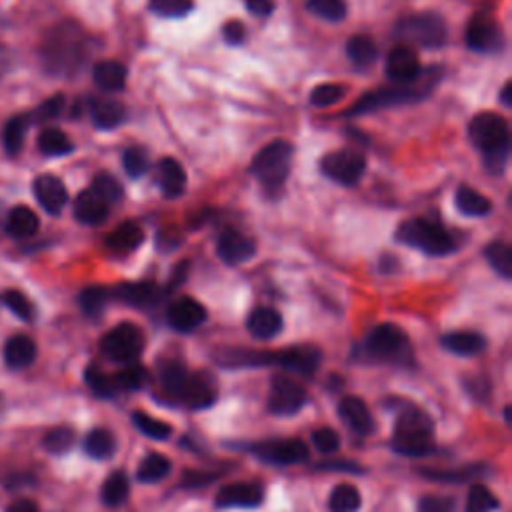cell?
I'll return each instance as SVG.
<instances>
[{"instance_id":"obj_1","label":"cell","mask_w":512,"mask_h":512,"mask_svg":"<svg viewBox=\"0 0 512 512\" xmlns=\"http://www.w3.org/2000/svg\"><path fill=\"white\" fill-rule=\"evenodd\" d=\"M469 137L484 156L491 172H502L510 153V129L507 118L496 113H480L469 124Z\"/></svg>"},{"instance_id":"obj_2","label":"cell","mask_w":512,"mask_h":512,"mask_svg":"<svg viewBox=\"0 0 512 512\" xmlns=\"http://www.w3.org/2000/svg\"><path fill=\"white\" fill-rule=\"evenodd\" d=\"M161 384L178 403L201 411L215 405L218 397L215 378L207 373H188L183 365L170 362L161 370Z\"/></svg>"},{"instance_id":"obj_3","label":"cell","mask_w":512,"mask_h":512,"mask_svg":"<svg viewBox=\"0 0 512 512\" xmlns=\"http://www.w3.org/2000/svg\"><path fill=\"white\" fill-rule=\"evenodd\" d=\"M392 448L405 456H427L435 453V422L422 408L406 405L398 413Z\"/></svg>"},{"instance_id":"obj_4","label":"cell","mask_w":512,"mask_h":512,"mask_svg":"<svg viewBox=\"0 0 512 512\" xmlns=\"http://www.w3.org/2000/svg\"><path fill=\"white\" fill-rule=\"evenodd\" d=\"M438 78H440V68H430L424 75L421 73V76L411 84H400L398 89H382L376 92H368L346 114L358 116V114L374 113V110H381V108L406 105V102H419L429 97L430 91L435 89Z\"/></svg>"},{"instance_id":"obj_5","label":"cell","mask_w":512,"mask_h":512,"mask_svg":"<svg viewBox=\"0 0 512 512\" xmlns=\"http://www.w3.org/2000/svg\"><path fill=\"white\" fill-rule=\"evenodd\" d=\"M397 240L432 256H445L456 250L453 234L443 224L427 218L405 220L397 231Z\"/></svg>"},{"instance_id":"obj_6","label":"cell","mask_w":512,"mask_h":512,"mask_svg":"<svg viewBox=\"0 0 512 512\" xmlns=\"http://www.w3.org/2000/svg\"><path fill=\"white\" fill-rule=\"evenodd\" d=\"M84 59V38L81 28L62 25L52 30L44 44V60L54 75L70 73L78 68Z\"/></svg>"},{"instance_id":"obj_7","label":"cell","mask_w":512,"mask_h":512,"mask_svg":"<svg viewBox=\"0 0 512 512\" xmlns=\"http://www.w3.org/2000/svg\"><path fill=\"white\" fill-rule=\"evenodd\" d=\"M365 349L370 358L392 362V365H406L413 360L408 336L397 325H378L370 330Z\"/></svg>"},{"instance_id":"obj_8","label":"cell","mask_w":512,"mask_h":512,"mask_svg":"<svg viewBox=\"0 0 512 512\" xmlns=\"http://www.w3.org/2000/svg\"><path fill=\"white\" fill-rule=\"evenodd\" d=\"M290 161H293V145L285 140H274L266 145L261 153L255 156L250 164V172L255 175L266 188H280L290 172Z\"/></svg>"},{"instance_id":"obj_9","label":"cell","mask_w":512,"mask_h":512,"mask_svg":"<svg viewBox=\"0 0 512 512\" xmlns=\"http://www.w3.org/2000/svg\"><path fill=\"white\" fill-rule=\"evenodd\" d=\"M395 33L400 41L419 44L424 49H438L446 41L445 20L435 12H421L400 19Z\"/></svg>"},{"instance_id":"obj_10","label":"cell","mask_w":512,"mask_h":512,"mask_svg":"<svg viewBox=\"0 0 512 512\" xmlns=\"http://www.w3.org/2000/svg\"><path fill=\"white\" fill-rule=\"evenodd\" d=\"M145 349V335L137 325L122 322L102 336L100 351L118 365H132Z\"/></svg>"},{"instance_id":"obj_11","label":"cell","mask_w":512,"mask_h":512,"mask_svg":"<svg viewBox=\"0 0 512 512\" xmlns=\"http://www.w3.org/2000/svg\"><path fill=\"white\" fill-rule=\"evenodd\" d=\"M320 170L327 178L343 186H354L366 172V159L357 151L343 148L322 156Z\"/></svg>"},{"instance_id":"obj_12","label":"cell","mask_w":512,"mask_h":512,"mask_svg":"<svg viewBox=\"0 0 512 512\" xmlns=\"http://www.w3.org/2000/svg\"><path fill=\"white\" fill-rule=\"evenodd\" d=\"M255 454L266 464L274 467H290V464H301L309 459V448L298 438H277L264 440L252 446Z\"/></svg>"},{"instance_id":"obj_13","label":"cell","mask_w":512,"mask_h":512,"mask_svg":"<svg viewBox=\"0 0 512 512\" xmlns=\"http://www.w3.org/2000/svg\"><path fill=\"white\" fill-rule=\"evenodd\" d=\"M306 405V390L293 378L277 374L269 390V411L277 416H290Z\"/></svg>"},{"instance_id":"obj_14","label":"cell","mask_w":512,"mask_h":512,"mask_svg":"<svg viewBox=\"0 0 512 512\" xmlns=\"http://www.w3.org/2000/svg\"><path fill=\"white\" fill-rule=\"evenodd\" d=\"M467 44L469 49L475 52L483 54L500 52L504 46V36L499 22H496L491 14L478 12L477 17L470 20V25L467 28Z\"/></svg>"},{"instance_id":"obj_15","label":"cell","mask_w":512,"mask_h":512,"mask_svg":"<svg viewBox=\"0 0 512 512\" xmlns=\"http://www.w3.org/2000/svg\"><path fill=\"white\" fill-rule=\"evenodd\" d=\"M320 351L309 344L290 346V349L274 352V365H280L288 373H295L298 376H312L320 366Z\"/></svg>"},{"instance_id":"obj_16","label":"cell","mask_w":512,"mask_h":512,"mask_svg":"<svg viewBox=\"0 0 512 512\" xmlns=\"http://www.w3.org/2000/svg\"><path fill=\"white\" fill-rule=\"evenodd\" d=\"M422 67L414 49L408 44H398L387 57V75L392 83L411 84L421 76Z\"/></svg>"},{"instance_id":"obj_17","label":"cell","mask_w":512,"mask_h":512,"mask_svg":"<svg viewBox=\"0 0 512 512\" xmlns=\"http://www.w3.org/2000/svg\"><path fill=\"white\" fill-rule=\"evenodd\" d=\"M264 500V491L256 483L226 484L217 494L218 508H256Z\"/></svg>"},{"instance_id":"obj_18","label":"cell","mask_w":512,"mask_h":512,"mask_svg":"<svg viewBox=\"0 0 512 512\" xmlns=\"http://www.w3.org/2000/svg\"><path fill=\"white\" fill-rule=\"evenodd\" d=\"M169 325L178 330V333H193L207 320V309L194 298H178L177 303L170 304L167 312Z\"/></svg>"},{"instance_id":"obj_19","label":"cell","mask_w":512,"mask_h":512,"mask_svg":"<svg viewBox=\"0 0 512 512\" xmlns=\"http://www.w3.org/2000/svg\"><path fill=\"white\" fill-rule=\"evenodd\" d=\"M33 193L38 204H41L49 215H60L68 202V191L65 183L52 175H41L35 178Z\"/></svg>"},{"instance_id":"obj_20","label":"cell","mask_w":512,"mask_h":512,"mask_svg":"<svg viewBox=\"0 0 512 512\" xmlns=\"http://www.w3.org/2000/svg\"><path fill=\"white\" fill-rule=\"evenodd\" d=\"M110 295L116 301H121L135 309H151L162 298V290L154 285V282H124L118 285L114 290H110Z\"/></svg>"},{"instance_id":"obj_21","label":"cell","mask_w":512,"mask_h":512,"mask_svg":"<svg viewBox=\"0 0 512 512\" xmlns=\"http://www.w3.org/2000/svg\"><path fill=\"white\" fill-rule=\"evenodd\" d=\"M217 252L226 264H242L256 255V244L247 234L226 231L220 234Z\"/></svg>"},{"instance_id":"obj_22","label":"cell","mask_w":512,"mask_h":512,"mask_svg":"<svg viewBox=\"0 0 512 512\" xmlns=\"http://www.w3.org/2000/svg\"><path fill=\"white\" fill-rule=\"evenodd\" d=\"M338 413L346 427L360 437H370L376 429L374 416L370 414L366 403L358 397H346L338 405Z\"/></svg>"},{"instance_id":"obj_23","label":"cell","mask_w":512,"mask_h":512,"mask_svg":"<svg viewBox=\"0 0 512 512\" xmlns=\"http://www.w3.org/2000/svg\"><path fill=\"white\" fill-rule=\"evenodd\" d=\"M36 343L27 335H14L4 344V362L12 370L28 368L36 360Z\"/></svg>"},{"instance_id":"obj_24","label":"cell","mask_w":512,"mask_h":512,"mask_svg":"<svg viewBox=\"0 0 512 512\" xmlns=\"http://www.w3.org/2000/svg\"><path fill=\"white\" fill-rule=\"evenodd\" d=\"M282 325L285 322H282L280 312L271 309V306H258V309L250 312L247 322L250 335L261 338V341H271V338L280 335Z\"/></svg>"},{"instance_id":"obj_25","label":"cell","mask_w":512,"mask_h":512,"mask_svg":"<svg viewBox=\"0 0 512 512\" xmlns=\"http://www.w3.org/2000/svg\"><path fill=\"white\" fill-rule=\"evenodd\" d=\"M89 110H91V118L97 129L100 130H113L116 126H121L126 118V110L116 100H108V98H91L89 100Z\"/></svg>"},{"instance_id":"obj_26","label":"cell","mask_w":512,"mask_h":512,"mask_svg":"<svg viewBox=\"0 0 512 512\" xmlns=\"http://www.w3.org/2000/svg\"><path fill=\"white\" fill-rule=\"evenodd\" d=\"M73 210H75V217L78 223L89 224V226L105 223L108 217V204L92 191H84L78 194Z\"/></svg>"},{"instance_id":"obj_27","label":"cell","mask_w":512,"mask_h":512,"mask_svg":"<svg viewBox=\"0 0 512 512\" xmlns=\"http://www.w3.org/2000/svg\"><path fill=\"white\" fill-rule=\"evenodd\" d=\"M156 177H159L162 193L170 196V199H177V196L185 193L186 172L178 161L164 156V159H161L159 167H156Z\"/></svg>"},{"instance_id":"obj_28","label":"cell","mask_w":512,"mask_h":512,"mask_svg":"<svg viewBox=\"0 0 512 512\" xmlns=\"http://www.w3.org/2000/svg\"><path fill=\"white\" fill-rule=\"evenodd\" d=\"M145 240V231L135 220H126L121 226H116L113 234L106 239V247L116 252V255H126V252L137 250Z\"/></svg>"},{"instance_id":"obj_29","label":"cell","mask_w":512,"mask_h":512,"mask_svg":"<svg viewBox=\"0 0 512 512\" xmlns=\"http://www.w3.org/2000/svg\"><path fill=\"white\" fill-rule=\"evenodd\" d=\"M92 81L105 92H121L126 84V68L116 60H100L92 68Z\"/></svg>"},{"instance_id":"obj_30","label":"cell","mask_w":512,"mask_h":512,"mask_svg":"<svg viewBox=\"0 0 512 512\" xmlns=\"http://www.w3.org/2000/svg\"><path fill=\"white\" fill-rule=\"evenodd\" d=\"M38 226H41V220H38L36 212L28 207H14L9 210V215L4 217V228L6 232L14 239H27V236H33Z\"/></svg>"},{"instance_id":"obj_31","label":"cell","mask_w":512,"mask_h":512,"mask_svg":"<svg viewBox=\"0 0 512 512\" xmlns=\"http://www.w3.org/2000/svg\"><path fill=\"white\" fill-rule=\"evenodd\" d=\"M443 346L453 354L459 357H475V354L483 352L486 341L483 335L470 333V330H459V333H448L443 336Z\"/></svg>"},{"instance_id":"obj_32","label":"cell","mask_w":512,"mask_h":512,"mask_svg":"<svg viewBox=\"0 0 512 512\" xmlns=\"http://www.w3.org/2000/svg\"><path fill=\"white\" fill-rule=\"evenodd\" d=\"M454 204L464 217H472V218L486 217L488 212L492 210L491 201H488L484 194H480L478 191H475V188L469 186V185L459 186V191H456V196H454Z\"/></svg>"},{"instance_id":"obj_33","label":"cell","mask_w":512,"mask_h":512,"mask_svg":"<svg viewBox=\"0 0 512 512\" xmlns=\"http://www.w3.org/2000/svg\"><path fill=\"white\" fill-rule=\"evenodd\" d=\"M346 57L358 70H366L378 60V49L373 38L365 35L352 36L349 44H346Z\"/></svg>"},{"instance_id":"obj_34","label":"cell","mask_w":512,"mask_h":512,"mask_svg":"<svg viewBox=\"0 0 512 512\" xmlns=\"http://www.w3.org/2000/svg\"><path fill=\"white\" fill-rule=\"evenodd\" d=\"M84 451L97 461H108L116 453V438L106 429H94L84 438Z\"/></svg>"},{"instance_id":"obj_35","label":"cell","mask_w":512,"mask_h":512,"mask_svg":"<svg viewBox=\"0 0 512 512\" xmlns=\"http://www.w3.org/2000/svg\"><path fill=\"white\" fill-rule=\"evenodd\" d=\"M30 122H33V116L30 114H19L6 122L3 130V145L6 153L12 156L20 153L22 145H25V137Z\"/></svg>"},{"instance_id":"obj_36","label":"cell","mask_w":512,"mask_h":512,"mask_svg":"<svg viewBox=\"0 0 512 512\" xmlns=\"http://www.w3.org/2000/svg\"><path fill=\"white\" fill-rule=\"evenodd\" d=\"M170 469H172V464L167 456L153 453V454H148L146 459H143V462H140V467L137 470V478L140 480V483H148V484L159 483V480H164L170 475Z\"/></svg>"},{"instance_id":"obj_37","label":"cell","mask_w":512,"mask_h":512,"mask_svg":"<svg viewBox=\"0 0 512 512\" xmlns=\"http://www.w3.org/2000/svg\"><path fill=\"white\" fill-rule=\"evenodd\" d=\"M38 151L46 156H65L73 153L75 145L70 143V138L67 137V132H62L60 129H44L41 135H38Z\"/></svg>"},{"instance_id":"obj_38","label":"cell","mask_w":512,"mask_h":512,"mask_svg":"<svg viewBox=\"0 0 512 512\" xmlns=\"http://www.w3.org/2000/svg\"><path fill=\"white\" fill-rule=\"evenodd\" d=\"M129 492L130 484L124 472H113V475L105 480V484H102L100 496L106 507H121V504H124L126 499H129Z\"/></svg>"},{"instance_id":"obj_39","label":"cell","mask_w":512,"mask_h":512,"mask_svg":"<svg viewBox=\"0 0 512 512\" xmlns=\"http://www.w3.org/2000/svg\"><path fill=\"white\" fill-rule=\"evenodd\" d=\"M484 256L488 264L492 266V271L502 277L504 280H510L512 277V252L507 242H491L484 250Z\"/></svg>"},{"instance_id":"obj_40","label":"cell","mask_w":512,"mask_h":512,"mask_svg":"<svg viewBox=\"0 0 512 512\" xmlns=\"http://www.w3.org/2000/svg\"><path fill=\"white\" fill-rule=\"evenodd\" d=\"M110 298H113V295H110L108 288L89 287V288H84L81 295H78V304H81V309L86 317L98 319L100 314L105 312Z\"/></svg>"},{"instance_id":"obj_41","label":"cell","mask_w":512,"mask_h":512,"mask_svg":"<svg viewBox=\"0 0 512 512\" xmlns=\"http://www.w3.org/2000/svg\"><path fill=\"white\" fill-rule=\"evenodd\" d=\"M360 504L362 499L358 488L352 484H338L336 488H333L328 499L330 512H358Z\"/></svg>"},{"instance_id":"obj_42","label":"cell","mask_w":512,"mask_h":512,"mask_svg":"<svg viewBox=\"0 0 512 512\" xmlns=\"http://www.w3.org/2000/svg\"><path fill=\"white\" fill-rule=\"evenodd\" d=\"M306 11L328 22H341L349 12L346 0H306Z\"/></svg>"},{"instance_id":"obj_43","label":"cell","mask_w":512,"mask_h":512,"mask_svg":"<svg viewBox=\"0 0 512 512\" xmlns=\"http://www.w3.org/2000/svg\"><path fill=\"white\" fill-rule=\"evenodd\" d=\"M132 422H135V427L143 432L145 437L153 440H169L172 435V427L169 422L154 419V416L146 413L137 411L135 414H132Z\"/></svg>"},{"instance_id":"obj_44","label":"cell","mask_w":512,"mask_h":512,"mask_svg":"<svg viewBox=\"0 0 512 512\" xmlns=\"http://www.w3.org/2000/svg\"><path fill=\"white\" fill-rule=\"evenodd\" d=\"M499 507V499H496L491 488H486L484 484H475L469 491L467 512H492Z\"/></svg>"},{"instance_id":"obj_45","label":"cell","mask_w":512,"mask_h":512,"mask_svg":"<svg viewBox=\"0 0 512 512\" xmlns=\"http://www.w3.org/2000/svg\"><path fill=\"white\" fill-rule=\"evenodd\" d=\"M75 440H76L75 429L57 427V429L46 432L43 445L51 454H65L70 451V448H73Z\"/></svg>"},{"instance_id":"obj_46","label":"cell","mask_w":512,"mask_h":512,"mask_svg":"<svg viewBox=\"0 0 512 512\" xmlns=\"http://www.w3.org/2000/svg\"><path fill=\"white\" fill-rule=\"evenodd\" d=\"M3 303L6 309L20 320L30 322L35 319V304L30 303V298L25 293H20V290H6L3 295Z\"/></svg>"},{"instance_id":"obj_47","label":"cell","mask_w":512,"mask_h":512,"mask_svg":"<svg viewBox=\"0 0 512 512\" xmlns=\"http://www.w3.org/2000/svg\"><path fill=\"white\" fill-rule=\"evenodd\" d=\"M91 191L94 194H98L102 201H105L106 204L110 202H118L122 199V186L118 180L113 177V175H106V172H100V175H97L92 178V186H91Z\"/></svg>"},{"instance_id":"obj_48","label":"cell","mask_w":512,"mask_h":512,"mask_svg":"<svg viewBox=\"0 0 512 512\" xmlns=\"http://www.w3.org/2000/svg\"><path fill=\"white\" fill-rule=\"evenodd\" d=\"M84 378H86V384H89L91 390H92L97 397L110 398V397L118 395L113 376L102 373V370H100L98 366H89V368H86Z\"/></svg>"},{"instance_id":"obj_49","label":"cell","mask_w":512,"mask_h":512,"mask_svg":"<svg viewBox=\"0 0 512 512\" xmlns=\"http://www.w3.org/2000/svg\"><path fill=\"white\" fill-rule=\"evenodd\" d=\"M194 9L193 0H151V11L164 19H183Z\"/></svg>"},{"instance_id":"obj_50","label":"cell","mask_w":512,"mask_h":512,"mask_svg":"<svg viewBox=\"0 0 512 512\" xmlns=\"http://www.w3.org/2000/svg\"><path fill=\"white\" fill-rule=\"evenodd\" d=\"M344 94H346V89L343 84H333V83L319 84V86H314V91L311 92V102H312V106H317V108H328L333 105H338V102L344 98Z\"/></svg>"},{"instance_id":"obj_51","label":"cell","mask_w":512,"mask_h":512,"mask_svg":"<svg viewBox=\"0 0 512 512\" xmlns=\"http://www.w3.org/2000/svg\"><path fill=\"white\" fill-rule=\"evenodd\" d=\"M114 387L118 392L122 390H138L146 381V370L138 365H129L121 373L113 374Z\"/></svg>"},{"instance_id":"obj_52","label":"cell","mask_w":512,"mask_h":512,"mask_svg":"<svg viewBox=\"0 0 512 512\" xmlns=\"http://www.w3.org/2000/svg\"><path fill=\"white\" fill-rule=\"evenodd\" d=\"M122 167L130 178H140L148 172V156L138 146L126 148L122 154Z\"/></svg>"},{"instance_id":"obj_53","label":"cell","mask_w":512,"mask_h":512,"mask_svg":"<svg viewBox=\"0 0 512 512\" xmlns=\"http://www.w3.org/2000/svg\"><path fill=\"white\" fill-rule=\"evenodd\" d=\"M312 445L319 453H325V454L336 453L338 448H341V435L328 427L317 429L312 432Z\"/></svg>"},{"instance_id":"obj_54","label":"cell","mask_w":512,"mask_h":512,"mask_svg":"<svg viewBox=\"0 0 512 512\" xmlns=\"http://www.w3.org/2000/svg\"><path fill=\"white\" fill-rule=\"evenodd\" d=\"M67 106V98L62 97V94H54V97L46 98L41 106H38L35 118L36 121H52V118H57L62 114V110Z\"/></svg>"},{"instance_id":"obj_55","label":"cell","mask_w":512,"mask_h":512,"mask_svg":"<svg viewBox=\"0 0 512 512\" xmlns=\"http://www.w3.org/2000/svg\"><path fill=\"white\" fill-rule=\"evenodd\" d=\"M419 512H454V500L446 496H424L419 502Z\"/></svg>"},{"instance_id":"obj_56","label":"cell","mask_w":512,"mask_h":512,"mask_svg":"<svg viewBox=\"0 0 512 512\" xmlns=\"http://www.w3.org/2000/svg\"><path fill=\"white\" fill-rule=\"evenodd\" d=\"M223 36L228 44H242L247 38V28L240 20H231L223 27Z\"/></svg>"},{"instance_id":"obj_57","label":"cell","mask_w":512,"mask_h":512,"mask_svg":"<svg viewBox=\"0 0 512 512\" xmlns=\"http://www.w3.org/2000/svg\"><path fill=\"white\" fill-rule=\"evenodd\" d=\"M247 9L256 17H269L274 11V0H247Z\"/></svg>"},{"instance_id":"obj_58","label":"cell","mask_w":512,"mask_h":512,"mask_svg":"<svg viewBox=\"0 0 512 512\" xmlns=\"http://www.w3.org/2000/svg\"><path fill=\"white\" fill-rule=\"evenodd\" d=\"M212 478L215 477L207 475V472H204V475H199V472H186L183 480H185V486H201V484L210 483Z\"/></svg>"},{"instance_id":"obj_59","label":"cell","mask_w":512,"mask_h":512,"mask_svg":"<svg viewBox=\"0 0 512 512\" xmlns=\"http://www.w3.org/2000/svg\"><path fill=\"white\" fill-rule=\"evenodd\" d=\"M6 512H41V508L36 507V502L28 500V499H20L17 502H12Z\"/></svg>"},{"instance_id":"obj_60","label":"cell","mask_w":512,"mask_h":512,"mask_svg":"<svg viewBox=\"0 0 512 512\" xmlns=\"http://www.w3.org/2000/svg\"><path fill=\"white\" fill-rule=\"evenodd\" d=\"M510 92H512V86H510V83H507V84H504L502 92H500V100H502V105H504V106H510V105H512Z\"/></svg>"},{"instance_id":"obj_61","label":"cell","mask_w":512,"mask_h":512,"mask_svg":"<svg viewBox=\"0 0 512 512\" xmlns=\"http://www.w3.org/2000/svg\"><path fill=\"white\" fill-rule=\"evenodd\" d=\"M0 223H3V207H0Z\"/></svg>"}]
</instances>
